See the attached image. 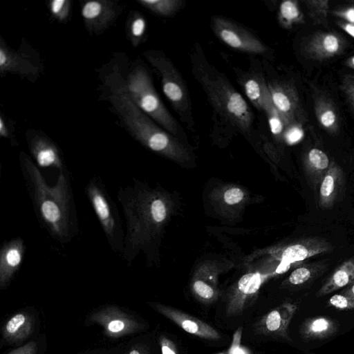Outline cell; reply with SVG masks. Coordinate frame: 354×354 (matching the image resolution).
<instances>
[{
    "instance_id": "obj_1",
    "label": "cell",
    "mask_w": 354,
    "mask_h": 354,
    "mask_svg": "<svg viewBox=\"0 0 354 354\" xmlns=\"http://www.w3.org/2000/svg\"><path fill=\"white\" fill-rule=\"evenodd\" d=\"M19 164L39 223L55 241L62 245L70 243L77 235L79 224L68 170L59 171L56 183L50 186L24 151L19 152Z\"/></svg>"
},
{
    "instance_id": "obj_2",
    "label": "cell",
    "mask_w": 354,
    "mask_h": 354,
    "mask_svg": "<svg viewBox=\"0 0 354 354\" xmlns=\"http://www.w3.org/2000/svg\"><path fill=\"white\" fill-rule=\"evenodd\" d=\"M124 63L115 55L102 66L99 75L100 99L108 102L110 111L133 138L155 152L169 153L179 147L176 140L131 100L125 86Z\"/></svg>"
},
{
    "instance_id": "obj_3",
    "label": "cell",
    "mask_w": 354,
    "mask_h": 354,
    "mask_svg": "<svg viewBox=\"0 0 354 354\" xmlns=\"http://www.w3.org/2000/svg\"><path fill=\"white\" fill-rule=\"evenodd\" d=\"M190 61L192 74L219 119L232 129L250 133L254 122L250 107L227 77L207 59L198 44L192 50Z\"/></svg>"
},
{
    "instance_id": "obj_4",
    "label": "cell",
    "mask_w": 354,
    "mask_h": 354,
    "mask_svg": "<svg viewBox=\"0 0 354 354\" xmlns=\"http://www.w3.org/2000/svg\"><path fill=\"white\" fill-rule=\"evenodd\" d=\"M124 77L133 102L165 130L179 136L183 129L160 98L145 63L136 59L129 64L125 60Z\"/></svg>"
},
{
    "instance_id": "obj_5",
    "label": "cell",
    "mask_w": 354,
    "mask_h": 354,
    "mask_svg": "<svg viewBox=\"0 0 354 354\" xmlns=\"http://www.w3.org/2000/svg\"><path fill=\"white\" fill-rule=\"evenodd\" d=\"M143 57L158 75L162 91L180 120L190 130L194 120L186 83L180 73L166 54L158 49L143 52Z\"/></svg>"
},
{
    "instance_id": "obj_6",
    "label": "cell",
    "mask_w": 354,
    "mask_h": 354,
    "mask_svg": "<svg viewBox=\"0 0 354 354\" xmlns=\"http://www.w3.org/2000/svg\"><path fill=\"white\" fill-rule=\"evenodd\" d=\"M85 192L111 249L115 254L121 256L125 233L117 206L101 178L97 176H93L86 186Z\"/></svg>"
},
{
    "instance_id": "obj_7",
    "label": "cell",
    "mask_w": 354,
    "mask_h": 354,
    "mask_svg": "<svg viewBox=\"0 0 354 354\" xmlns=\"http://www.w3.org/2000/svg\"><path fill=\"white\" fill-rule=\"evenodd\" d=\"M44 65L39 53L25 39L18 49L10 48L0 38V73L17 75L35 82L44 73Z\"/></svg>"
},
{
    "instance_id": "obj_8",
    "label": "cell",
    "mask_w": 354,
    "mask_h": 354,
    "mask_svg": "<svg viewBox=\"0 0 354 354\" xmlns=\"http://www.w3.org/2000/svg\"><path fill=\"white\" fill-rule=\"evenodd\" d=\"M211 28L223 43L231 48L252 55H266L269 49L257 35L236 21L221 15L211 17Z\"/></svg>"
},
{
    "instance_id": "obj_9",
    "label": "cell",
    "mask_w": 354,
    "mask_h": 354,
    "mask_svg": "<svg viewBox=\"0 0 354 354\" xmlns=\"http://www.w3.org/2000/svg\"><path fill=\"white\" fill-rule=\"evenodd\" d=\"M125 6L120 1H86L81 4V15L90 35H100L110 28L122 13Z\"/></svg>"
},
{
    "instance_id": "obj_10",
    "label": "cell",
    "mask_w": 354,
    "mask_h": 354,
    "mask_svg": "<svg viewBox=\"0 0 354 354\" xmlns=\"http://www.w3.org/2000/svg\"><path fill=\"white\" fill-rule=\"evenodd\" d=\"M267 84L271 100L287 127L304 123L306 115L295 88L290 83L277 80L267 82Z\"/></svg>"
},
{
    "instance_id": "obj_11",
    "label": "cell",
    "mask_w": 354,
    "mask_h": 354,
    "mask_svg": "<svg viewBox=\"0 0 354 354\" xmlns=\"http://www.w3.org/2000/svg\"><path fill=\"white\" fill-rule=\"evenodd\" d=\"M26 140L37 166L57 169L59 171L66 168L62 150L45 132L30 129L26 132Z\"/></svg>"
},
{
    "instance_id": "obj_12",
    "label": "cell",
    "mask_w": 354,
    "mask_h": 354,
    "mask_svg": "<svg viewBox=\"0 0 354 354\" xmlns=\"http://www.w3.org/2000/svg\"><path fill=\"white\" fill-rule=\"evenodd\" d=\"M89 321L99 324L110 338H120L138 332L141 324L131 315L115 306L100 308L91 314Z\"/></svg>"
},
{
    "instance_id": "obj_13",
    "label": "cell",
    "mask_w": 354,
    "mask_h": 354,
    "mask_svg": "<svg viewBox=\"0 0 354 354\" xmlns=\"http://www.w3.org/2000/svg\"><path fill=\"white\" fill-rule=\"evenodd\" d=\"M149 305L187 333L207 340L216 341L221 338L220 333L212 326L179 309L156 302Z\"/></svg>"
},
{
    "instance_id": "obj_14",
    "label": "cell",
    "mask_w": 354,
    "mask_h": 354,
    "mask_svg": "<svg viewBox=\"0 0 354 354\" xmlns=\"http://www.w3.org/2000/svg\"><path fill=\"white\" fill-rule=\"evenodd\" d=\"M297 310L291 303H284L261 316L254 324V330L259 335L290 341L288 327Z\"/></svg>"
},
{
    "instance_id": "obj_15",
    "label": "cell",
    "mask_w": 354,
    "mask_h": 354,
    "mask_svg": "<svg viewBox=\"0 0 354 354\" xmlns=\"http://www.w3.org/2000/svg\"><path fill=\"white\" fill-rule=\"evenodd\" d=\"M346 45L345 39L336 32H317L306 41L303 50L310 58L324 60L341 54Z\"/></svg>"
},
{
    "instance_id": "obj_16",
    "label": "cell",
    "mask_w": 354,
    "mask_h": 354,
    "mask_svg": "<svg viewBox=\"0 0 354 354\" xmlns=\"http://www.w3.org/2000/svg\"><path fill=\"white\" fill-rule=\"evenodd\" d=\"M26 250L24 241L14 237L4 241L0 250V288L6 289L20 268Z\"/></svg>"
},
{
    "instance_id": "obj_17",
    "label": "cell",
    "mask_w": 354,
    "mask_h": 354,
    "mask_svg": "<svg viewBox=\"0 0 354 354\" xmlns=\"http://www.w3.org/2000/svg\"><path fill=\"white\" fill-rule=\"evenodd\" d=\"M344 187V171L338 164L332 161L319 187V207L322 209L333 207L342 196Z\"/></svg>"
},
{
    "instance_id": "obj_18",
    "label": "cell",
    "mask_w": 354,
    "mask_h": 354,
    "mask_svg": "<svg viewBox=\"0 0 354 354\" xmlns=\"http://www.w3.org/2000/svg\"><path fill=\"white\" fill-rule=\"evenodd\" d=\"M239 82L252 105L263 111L266 97L268 92L267 82L261 75L253 73H240Z\"/></svg>"
},
{
    "instance_id": "obj_19",
    "label": "cell",
    "mask_w": 354,
    "mask_h": 354,
    "mask_svg": "<svg viewBox=\"0 0 354 354\" xmlns=\"http://www.w3.org/2000/svg\"><path fill=\"white\" fill-rule=\"evenodd\" d=\"M34 329L32 316L26 312L14 315L4 324L2 329L3 337L10 342L24 340L28 337Z\"/></svg>"
},
{
    "instance_id": "obj_20",
    "label": "cell",
    "mask_w": 354,
    "mask_h": 354,
    "mask_svg": "<svg viewBox=\"0 0 354 354\" xmlns=\"http://www.w3.org/2000/svg\"><path fill=\"white\" fill-rule=\"evenodd\" d=\"M331 162L327 154L317 148L308 150L304 158L305 170L307 178L314 189L319 187Z\"/></svg>"
},
{
    "instance_id": "obj_21",
    "label": "cell",
    "mask_w": 354,
    "mask_h": 354,
    "mask_svg": "<svg viewBox=\"0 0 354 354\" xmlns=\"http://www.w3.org/2000/svg\"><path fill=\"white\" fill-rule=\"evenodd\" d=\"M315 116L319 124L330 133H336L339 129V116L332 100L325 95L314 97Z\"/></svg>"
},
{
    "instance_id": "obj_22",
    "label": "cell",
    "mask_w": 354,
    "mask_h": 354,
    "mask_svg": "<svg viewBox=\"0 0 354 354\" xmlns=\"http://www.w3.org/2000/svg\"><path fill=\"white\" fill-rule=\"evenodd\" d=\"M353 282H354V258L344 261L335 270L317 292V296H324L342 288H346Z\"/></svg>"
},
{
    "instance_id": "obj_23",
    "label": "cell",
    "mask_w": 354,
    "mask_h": 354,
    "mask_svg": "<svg viewBox=\"0 0 354 354\" xmlns=\"http://www.w3.org/2000/svg\"><path fill=\"white\" fill-rule=\"evenodd\" d=\"M335 322L326 317H316L306 319L301 327V334L305 339H323L335 333Z\"/></svg>"
},
{
    "instance_id": "obj_24",
    "label": "cell",
    "mask_w": 354,
    "mask_h": 354,
    "mask_svg": "<svg viewBox=\"0 0 354 354\" xmlns=\"http://www.w3.org/2000/svg\"><path fill=\"white\" fill-rule=\"evenodd\" d=\"M278 19L279 24L284 28H290L293 26L303 23L304 15L295 0L282 1L279 7Z\"/></svg>"
},
{
    "instance_id": "obj_25",
    "label": "cell",
    "mask_w": 354,
    "mask_h": 354,
    "mask_svg": "<svg viewBox=\"0 0 354 354\" xmlns=\"http://www.w3.org/2000/svg\"><path fill=\"white\" fill-rule=\"evenodd\" d=\"M141 6L152 13L165 17L174 16L185 5L181 0H137Z\"/></svg>"
},
{
    "instance_id": "obj_26",
    "label": "cell",
    "mask_w": 354,
    "mask_h": 354,
    "mask_svg": "<svg viewBox=\"0 0 354 354\" xmlns=\"http://www.w3.org/2000/svg\"><path fill=\"white\" fill-rule=\"evenodd\" d=\"M147 30L144 16L138 12H131L126 23V34L132 46L138 47L143 41Z\"/></svg>"
},
{
    "instance_id": "obj_27",
    "label": "cell",
    "mask_w": 354,
    "mask_h": 354,
    "mask_svg": "<svg viewBox=\"0 0 354 354\" xmlns=\"http://www.w3.org/2000/svg\"><path fill=\"white\" fill-rule=\"evenodd\" d=\"M263 111L266 114L269 127L272 135L277 138H283L287 124L281 115L274 106L269 91L266 97Z\"/></svg>"
},
{
    "instance_id": "obj_28",
    "label": "cell",
    "mask_w": 354,
    "mask_h": 354,
    "mask_svg": "<svg viewBox=\"0 0 354 354\" xmlns=\"http://www.w3.org/2000/svg\"><path fill=\"white\" fill-rule=\"evenodd\" d=\"M325 269V266L307 264L296 268L290 274L288 281L292 286H300L308 283L319 276Z\"/></svg>"
},
{
    "instance_id": "obj_29",
    "label": "cell",
    "mask_w": 354,
    "mask_h": 354,
    "mask_svg": "<svg viewBox=\"0 0 354 354\" xmlns=\"http://www.w3.org/2000/svg\"><path fill=\"white\" fill-rule=\"evenodd\" d=\"M304 3L308 15L315 24L327 25L330 8L328 0H307Z\"/></svg>"
},
{
    "instance_id": "obj_30",
    "label": "cell",
    "mask_w": 354,
    "mask_h": 354,
    "mask_svg": "<svg viewBox=\"0 0 354 354\" xmlns=\"http://www.w3.org/2000/svg\"><path fill=\"white\" fill-rule=\"evenodd\" d=\"M50 14L59 23H67L71 17L72 1L70 0H53L48 5Z\"/></svg>"
},
{
    "instance_id": "obj_31",
    "label": "cell",
    "mask_w": 354,
    "mask_h": 354,
    "mask_svg": "<svg viewBox=\"0 0 354 354\" xmlns=\"http://www.w3.org/2000/svg\"><path fill=\"white\" fill-rule=\"evenodd\" d=\"M340 88L344 93L351 109L354 112V75H344L341 82Z\"/></svg>"
},
{
    "instance_id": "obj_32",
    "label": "cell",
    "mask_w": 354,
    "mask_h": 354,
    "mask_svg": "<svg viewBox=\"0 0 354 354\" xmlns=\"http://www.w3.org/2000/svg\"><path fill=\"white\" fill-rule=\"evenodd\" d=\"M330 306L338 310H350L354 308V299L343 294L333 295L328 300Z\"/></svg>"
},
{
    "instance_id": "obj_33",
    "label": "cell",
    "mask_w": 354,
    "mask_h": 354,
    "mask_svg": "<svg viewBox=\"0 0 354 354\" xmlns=\"http://www.w3.org/2000/svg\"><path fill=\"white\" fill-rule=\"evenodd\" d=\"M304 136V131L301 124H294L286 127L283 139L290 144H295L299 142Z\"/></svg>"
},
{
    "instance_id": "obj_34",
    "label": "cell",
    "mask_w": 354,
    "mask_h": 354,
    "mask_svg": "<svg viewBox=\"0 0 354 354\" xmlns=\"http://www.w3.org/2000/svg\"><path fill=\"white\" fill-rule=\"evenodd\" d=\"M11 124L7 118L2 113L0 115V136L1 138L8 140L13 145H17V141L15 138Z\"/></svg>"
},
{
    "instance_id": "obj_35",
    "label": "cell",
    "mask_w": 354,
    "mask_h": 354,
    "mask_svg": "<svg viewBox=\"0 0 354 354\" xmlns=\"http://www.w3.org/2000/svg\"><path fill=\"white\" fill-rule=\"evenodd\" d=\"M151 210L153 218L157 223H162L165 220L166 217V209L165 204L161 199H153Z\"/></svg>"
},
{
    "instance_id": "obj_36",
    "label": "cell",
    "mask_w": 354,
    "mask_h": 354,
    "mask_svg": "<svg viewBox=\"0 0 354 354\" xmlns=\"http://www.w3.org/2000/svg\"><path fill=\"white\" fill-rule=\"evenodd\" d=\"M333 14L340 19L354 25V6L340 7L333 10Z\"/></svg>"
},
{
    "instance_id": "obj_37",
    "label": "cell",
    "mask_w": 354,
    "mask_h": 354,
    "mask_svg": "<svg viewBox=\"0 0 354 354\" xmlns=\"http://www.w3.org/2000/svg\"><path fill=\"white\" fill-rule=\"evenodd\" d=\"M243 198V193L239 188H232L227 190L224 195L225 202L230 205H234L240 202Z\"/></svg>"
},
{
    "instance_id": "obj_38",
    "label": "cell",
    "mask_w": 354,
    "mask_h": 354,
    "mask_svg": "<svg viewBox=\"0 0 354 354\" xmlns=\"http://www.w3.org/2000/svg\"><path fill=\"white\" fill-rule=\"evenodd\" d=\"M162 354H177L175 344L169 339L162 336L159 339Z\"/></svg>"
},
{
    "instance_id": "obj_39",
    "label": "cell",
    "mask_w": 354,
    "mask_h": 354,
    "mask_svg": "<svg viewBox=\"0 0 354 354\" xmlns=\"http://www.w3.org/2000/svg\"><path fill=\"white\" fill-rule=\"evenodd\" d=\"M37 344L35 342H30L20 347L15 348L8 354H36Z\"/></svg>"
},
{
    "instance_id": "obj_40",
    "label": "cell",
    "mask_w": 354,
    "mask_h": 354,
    "mask_svg": "<svg viewBox=\"0 0 354 354\" xmlns=\"http://www.w3.org/2000/svg\"><path fill=\"white\" fill-rule=\"evenodd\" d=\"M337 24L346 32L354 38V25L342 19L336 21Z\"/></svg>"
},
{
    "instance_id": "obj_41",
    "label": "cell",
    "mask_w": 354,
    "mask_h": 354,
    "mask_svg": "<svg viewBox=\"0 0 354 354\" xmlns=\"http://www.w3.org/2000/svg\"><path fill=\"white\" fill-rule=\"evenodd\" d=\"M292 264L293 263H288L286 261H280L279 265L276 268L275 272L277 274L284 273L290 268Z\"/></svg>"
},
{
    "instance_id": "obj_42",
    "label": "cell",
    "mask_w": 354,
    "mask_h": 354,
    "mask_svg": "<svg viewBox=\"0 0 354 354\" xmlns=\"http://www.w3.org/2000/svg\"><path fill=\"white\" fill-rule=\"evenodd\" d=\"M342 293L354 299V282L346 287Z\"/></svg>"
},
{
    "instance_id": "obj_43",
    "label": "cell",
    "mask_w": 354,
    "mask_h": 354,
    "mask_svg": "<svg viewBox=\"0 0 354 354\" xmlns=\"http://www.w3.org/2000/svg\"><path fill=\"white\" fill-rule=\"evenodd\" d=\"M128 354H146L142 348L138 347L132 348L128 353Z\"/></svg>"
},
{
    "instance_id": "obj_44",
    "label": "cell",
    "mask_w": 354,
    "mask_h": 354,
    "mask_svg": "<svg viewBox=\"0 0 354 354\" xmlns=\"http://www.w3.org/2000/svg\"><path fill=\"white\" fill-rule=\"evenodd\" d=\"M345 64L348 67V68H351L352 69H354V55L348 58L346 61H345Z\"/></svg>"
},
{
    "instance_id": "obj_45",
    "label": "cell",
    "mask_w": 354,
    "mask_h": 354,
    "mask_svg": "<svg viewBox=\"0 0 354 354\" xmlns=\"http://www.w3.org/2000/svg\"><path fill=\"white\" fill-rule=\"evenodd\" d=\"M216 354H229V350H226V351H222V352H220V353H218Z\"/></svg>"
}]
</instances>
